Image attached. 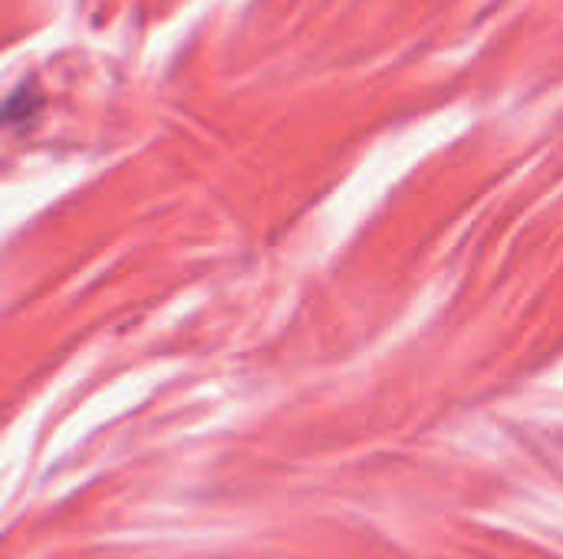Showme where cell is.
Here are the masks:
<instances>
[]
</instances>
